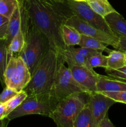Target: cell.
I'll return each instance as SVG.
<instances>
[{
    "label": "cell",
    "instance_id": "23",
    "mask_svg": "<svg viewBox=\"0 0 126 127\" xmlns=\"http://www.w3.org/2000/svg\"><path fill=\"white\" fill-rule=\"evenodd\" d=\"M27 96H28V95L25 93V91L24 90H22L19 92L16 95H14L13 97H12L8 101L5 103L6 108V118L11 112L15 110L19 105L22 104V102L26 99Z\"/></svg>",
    "mask_w": 126,
    "mask_h": 127
},
{
    "label": "cell",
    "instance_id": "25",
    "mask_svg": "<svg viewBox=\"0 0 126 127\" xmlns=\"http://www.w3.org/2000/svg\"><path fill=\"white\" fill-rule=\"evenodd\" d=\"M107 75L126 82V65L117 69H105Z\"/></svg>",
    "mask_w": 126,
    "mask_h": 127
},
{
    "label": "cell",
    "instance_id": "18",
    "mask_svg": "<svg viewBox=\"0 0 126 127\" xmlns=\"http://www.w3.org/2000/svg\"><path fill=\"white\" fill-rule=\"evenodd\" d=\"M108 53L106 69H117L126 65V53L117 50H111Z\"/></svg>",
    "mask_w": 126,
    "mask_h": 127
},
{
    "label": "cell",
    "instance_id": "5",
    "mask_svg": "<svg viewBox=\"0 0 126 127\" xmlns=\"http://www.w3.org/2000/svg\"><path fill=\"white\" fill-rule=\"evenodd\" d=\"M82 93H75L58 103L49 117L57 127H74L78 115L86 104Z\"/></svg>",
    "mask_w": 126,
    "mask_h": 127
},
{
    "label": "cell",
    "instance_id": "14",
    "mask_svg": "<svg viewBox=\"0 0 126 127\" xmlns=\"http://www.w3.org/2000/svg\"><path fill=\"white\" fill-rule=\"evenodd\" d=\"M105 19L117 37H126V20L122 15L115 11L105 16Z\"/></svg>",
    "mask_w": 126,
    "mask_h": 127
},
{
    "label": "cell",
    "instance_id": "22",
    "mask_svg": "<svg viewBox=\"0 0 126 127\" xmlns=\"http://www.w3.org/2000/svg\"><path fill=\"white\" fill-rule=\"evenodd\" d=\"M25 45V35L22 30L13 37L9 45V50L12 54L17 53V55L23 50Z\"/></svg>",
    "mask_w": 126,
    "mask_h": 127
},
{
    "label": "cell",
    "instance_id": "15",
    "mask_svg": "<svg viewBox=\"0 0 126 127\" xmlns=\"http://www.w3.org/2000/svg\"><path fill=\"white\" fill-rule=\"evenodd\" d=\"M61 32L62 38L66 47L79 45L81 33L75 27L64 24L61 27Z\"/></svg>",
    "mask_w": 126,
    "mask_h": 127
},
{
    "label": "cell",
    "instance_id": "7",
    "mask_svg": "<svg viewBox=\"0 0 126 127\" xmlns=\"http://www.w3.org/2000/svg\"><path fill=\"white\" fill-rule=\"evenodd\" d=\"M32 74L27 64L19 55H13L9 61L4 74L6 86L17 93L23 90L29 83Z\"/></svg>",
    "mask_w": 126,
    "mask_h": 127
},
{
    "label": "cell",
    "instance_id": "4",
    "mask_svg": "<svg viewBox=\"0 0 126 127\" xmlns=\"http://www.w3.org/2000/svg\"><path fill=\"white\" fill-rule=\"evenodd\" d=\"M56 105L50 92L28 95L6 119L10 121L16 118L35 114L49 117Z\"/></svg>",
    "mask_w": 126,
    "mask_h": 127
},
{
    "label": "cell",
    "instance_id": "1",
    "mask_svg": "<svg viewBox=\"0 0 126 127\" xmlns=\"http://www.w3.org/2000/svg\"><path fill=\"white\" fill-rule=\"evenodd\" d=\"M31 23L42 31L49 41L51 48L61 55L66 48L62 38L61 27L73 14L65 2L51 0H26Z\"/></svg>",
    "mask_w": 126,
    "mask_h": 127
},
{
    "label": "cell",
    "instance_id": "20",
    "mask_svg": "<svg viewBox=\"0 0 126 127\" xmlns=\"http://www.w3.org/2000/svg\"><path fill=\"white\" fill-rule=\"evenodd\" d=\"M87 2L95 12L103 17L116 11L108 0H88Z\"/></svg>",
    "mask_w": 126,
    "mask_h": 127
},
{
    "label": "cell",
    "instance_id": "27",
    "mask_svg": "<svg viewBox=\"0 0 126 127\" xmlns=\"http://www.w3.org/2000/svg\"><path fill=\"white\" fill-rule=\"evenodd\" d=\"M17 93H18L14 89L6 86L2 93L0 94V103H6Z\"/></svg>",
    "mask_w": 126,
    "mask_h": 127
},
{
    "label": "cell",
    "instance_id": "17",
    "mask_svg": "<svg viewBox=\"0 0 126 127\" xmlns=\"http://www.w3.org/2000/svg\"><path fill=\"white\" fill-rule=\"evenodd\" d=\"M74 127H98L86 102L75 119Z\"/></svg>",
    "mask_w": 126,
    "mask_h": 127
},
{
    "label": "cell",
    "instance_id": "34",
    "mask_svg": "<svg viewBox=\"0 0 126 127\" xmlns=\"http://www.w3.org/2000/svg\"><path fill=\"white\" fill-rule=\"evenodd\" d=\"M83 1H86V2H87V1H88V0H83Z\"/></svg>",
    "mask_w": 126,
    "mask_h": 127
},
{
    "label": "cell",
    "instance_id": "12",
    "mask_svg": "<svg viewBox=\"0 0 126 127\" xmlns=\"http://www.w3.org/2000/svg\"><path fill=\"white\" fill-rule=\"evenodd\" d=\"M98 50L80 47L74 48V46L67 47L60 55L64 63H66L68 66L72 64L85 65L88 57Z\"/></svg>",
    "mask_w": 126,
    "mask_h": 127
},
{
    "label": "cell",
    "instance_id": "10",
    "mask_svg": "<svg viewBox=\"0 0 126 127\" xmlns=\"http://www.w3.org/2000/svg\"><path fill=\"white\" fill-rule=\"evenodd\" d=\"M71 71L73 78L85 91L86 94L97 92V83L99 76L92 68L85 65L72 64L68 66Z\"/></svg>",
    "mask_w": 126,
    "mask_h": 127
},
{
    "label": "cell",
    "instance_id": "8",
    "mask_svg": "<svg viewBox=\"0 0 126 127\" xmlns=\"http://www.w3.org/2000/svg\"><path fill=\"white\" fill-rule=\"evenodd\" d=\"M65 3L74 15L77 16L95 28L101 30L109 34L116 35L109 27L105 17L95 12L86 1L66 0Z\"/></svg>",
    "mask_w": 126,
    "mask_h": 127
},
{
    "label": "cell",
    "instance_id": "2",
    "mask_svg": "<svg viewBox=\"0 0 126 127\" xmlns=\"http://www.w3.org/2000/svg\"><path fill=\"white\" fill-rule=\"evenodd\" d=\"M60 55L51 48L42 60L31 79L23 89L28 95L50 92L54 85L59 63Z\"/></svg>",
    "mask_w": 126,
    "mask_h": 127
},
{
    "label": "cell",
    "instance_id": "3",
    "mask_svg": "<svg viewBox=\"0 0 126 127\" xmlns=\"http://www.w3.org/2000/svg\"><path fill=\"white\" fill-rule=\"evenodd\" d=\"M50 49L45 35L30 22L25 33L24 47L18 55L24 61L31 74Z\"/></svg>",
    "mask_w": 126,
    "mask_h": 127
},
{
    "label": "cell",
    "instance_id": "24",
    "mask_svg": "<svg viewBox=\"0 0 126 127\" xmlns=\"http://www.w3.org/2000/svg\"><path fill=\"white\" fill-rule=\"evenodd\" d=\"M17 5V0H0V14L9 19Z\"/></svg>",
    "mask_w": 126,
    "mask_h": 127
},
{
    "label": "cell",
    "instance_id": "13",
    "mask_svg": "<svg viewBox=\"0 0 126 127\" xmlns=\"http://www.w3.org/2000/svg\"><path fill=\"white\" fill-rule=\"evenodd\" d=\"M126 91V82L111 76L100 74L97 83V92Z\"/></svg>",
    "mask_w": 126,
    "mask_h": 127
},
{
    "label": "cell",
    "instance_id": "28",
    "mask_svg": "<svg viewBox=\"0 0 126 127\" xmlns=\"http://www.w3.org/2000/svg\"><path fill=\"white\" fill-rule=\"evenodd\" d=\"M9 19L0 14V39H6Z\"/></svg>",
    "mask_w": 126,
    "mask_h": 127
},
{
    "label": "cell",
    "instance_id": "33",
    "mask_svg": "<svg viewBox=\"0 0 126 127\" xmlns=\"http://www.w3.org/2000/svg\"><path fill=\"white\" fill-rule=\"evenodd\" d=\"M74 1H84L83 0H74Z\"/></svg>",
    "mask_w": 126,
    "mask_h": 127
},
{
    "label": "cell",
    "instance_id": "26",
    "mask_svg": "<svg viewBox=\"0 0 126 127\" xmlns=\"http://www.w3.org/2000/svg\"><path fill=\"white\" fill-rule=\"evenodd\" d=\"M101 93L107 95L116 102L126 104V91L102 92Z\"/></svg>",
    "mask_w": 126,
    "mask_h": 127
},
{
    "label": "cell",
    "instance_id": "30",
    "mask_svg": "<svg viewBox=\"0 0 126 127\" xmlns=\"http://www.w3.org/2000/svg\"><path fill=\"white\" fill-rule=\"evenodd\" d=\"M98 127H115L111 120L109 119L108 116L106 115L99 124Z\"/></svg>",
    "mask_w": 126,
    "mask_h": 127
},
{
    "label": "cell",
    "instance_id": "31",
    "mask_svg": "<svg viewBox=\"0 0 126 127\" xmlns=\"http://www.w3.org/2000/svg\"><path fill=\"white\" fill-rule=\"evenodd\" d=\"M6 108L5 103H0V120L2 121L6 119Z\"/></svg>",
    "mask_w": 126,
    "mask_h": 127
},
{
    "label": "cell",
    "instance_id": "21",
    "mask_svg": "<svg viewBox=\"0 0 126 127\" xmlns=\"http://www.w3.org/2000/svg\"><path fill=\"white\" fill-rule=\"evenodd\" d=\"M102 52L98 51L90 55L86 59L85 66L92 69L96 67H102L106 69L107 67V56L103 55Z\"/></svg>",
    "mask_w": 126,
    "mask_h": 127
},
{
    "label": "cell",
    "instance_id": "9",
    "mask_svg": "<svg viewBox=\"0 0 126 127\" xmlns=\"http://www.w3.org/2000/svg\"><path fill=\"white\" fill-rule=\"evenodd\" d=\"M65 24L75 27L81 34L95 38L107 45L112 46L116 49L117 48L119 41L118 37L93 27L75 15L69 17L67 20Z\"/></svg>",
    "mask_w": 126,
    "mask_h": 127
},
{
    "label": "cell",
    "instance_id": "16",
    "mask_svg": "<svg viewBox=\"0 0 126 127\" xmlns=\"http://www.w3.org/2000/svg\"><path fill=\"white\" fill-rule=\"evenodd\" d=\"M14 55L9 50V45L6 39H0V83L2 86L5 85L4 74L10 58Z\"/></svg>",
    "mask_w": 126,
    "mask_h": 127
},
{
    "label": "cell",
    "instance_id": "11",
    "mask_svg": "<svg viewBox=\"0 0 126 127\" xmlns=\"http://www.w3.org/2000/svg\"><path fill=\"white\" fill-rule=\"evenodd\" d=\"M87 96L86 104L88 105L95 122L99 125L100 122L107 115L109 108L117 102L107 95L98 92L88 94Z\"/></svg>",
    "mask_w": 126,
    "mask_h": 127
},
{
    "label": "cell",
    "instance_id": "19",
    "mask_svg": "<svg viewBox=\"0 0 126 127\" xmlns=\"http://www.w3.org/2000/svg\"><path fill=\"white\" fill-rule=\"evenodd\" d=\"M79 45L80 47H85L95 50L101 51V52H106L107 53L111 50L107 48V45L104 43L103 42L95 38L83 34H81V38Z\"/></svg>",
    "mask_w": 126,
    "mask_h": 127
},
{
    "label": "cell",
    "instance_id": "29",
    "mask_svg": "<svg viewBox=\"0 0 126 127\" xmlns=\"http://www.w3.org/2000/svg\"><path fill=\"white\" fill-rule=\"evenodd\" d=\"M116 50L126 53V37H119V41Z\"/></svg>",
    "mask_w": 126,
    "mask_h": 127
},
{
    "label": "cell",
    "instance_id": "35",
    "mask_svg": "<svg viewBox=\"0 0 126 127\" xmlns=\"http://www.w3.org/2000/svg\"><path fill=\"white\" fill-rule=\"evenodd\" d=\"M0 121H1V120H0Z\"/></svg>",
    "mask_w": 126,
    "mask_h": 127
},
{
    "label": "cell",
    "instance_id": "32",
    "mask_svg": "<svg viewBox=\"0 0 126 127\" xmlns=\"http://www.w3.org/2000/svg\"><path fill=\"white\" fill-rule=\"evenodd\" d=\"M52 1H54V2H61V3H64L65 2L66 0H51Z\"/></svg>",
    "mask_w": 126,
    "mask_h": 127
},
{
    "label": "cell",
    "instance_id": "6",
    "mask_svg": "<svg viewBox=\"0 0 126 127\" xmlns=\"http://www.w3.org/2000/svg\"><path fill=\"white\" fill-rule=\"evenodd\" d=\"M50 93L57 104L61 100L75 93L86 94L85 91L73 78L71 71L65 66L62 58Z\"/></svg>",
    "mask_w": 126,
    "mask_h": 127
}]
</instances>
